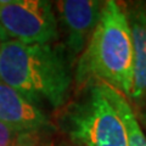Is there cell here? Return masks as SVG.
I'll return each mask as SVG.
<instances>
[{
	"label": "cell",
	"instance_id": "obj_8",
	"mask_svg": "<svg viewBox=\"0 0 146 146\" xmlns=\"http://www.w3.org/2000/svg\"><path fill=\"white\" fill-rule=\"evenodd\" d=\"M108 101L116 108L121 116L127 133L128 146H146V134L141 128V124L135 115V111L130 101L122 93L111 88L106 84L100 83Z\"/></svg>",
	"mask_w": 146,
	"mask_h": 146
},
{
	"label": "cell",
	"instance_id": "obj_7",
	"mask_svg": "<svg viewBox=\"0 0 146 146\" xmlns=\"http://www.w3.org/2000/svg\"><path fill=\"white\" fill-rule=\"evenodd\" d=\"M129 25L134 50V84L129 100L144 105L146 101V3L122 4Z\"/></svg>",
	"mask_w": 146,
	"mask_h": 146
},
{
	"label": "cell",
	"instance_id": "obj_1",
	"mask_svg": "<svg viewBox=\"0 0 146 146\" xmlns=\"http://www.w3.org/2000/svg\"><path fill=\"white\" fill-rule=\"evenodd\" d=\"M71 65L63 46L0 42V80L36 106L65 105L73 82Z\"/></svg>",
	"mask_w": 146,
	"mask_h": 146
},
{
	"label": "cell",
	"instance_id": "obj_11",
	"mask_svg": "<svg viewBox=\"0 0 146 146\" xmlns=\"http://www.w3.org/2000/svg\"><path fill=\"white\" fill-rule=\"evenodd\" d=\"M145 102H146V101H145Z\"/></svg>",
	"mask_w": 146,
	"mask_h": 146
},
{
	"label": "cell",
	"instance_id": "obj_10",
	"mask_svg": "<svg viewBox=\"0 0 146 146\" xmlns=\"http://www.w3.org/2000/svg\"><path fill=\"white\" fill-rule=\"evenodd\" d=\"M140 119H141V124L146 129V102L143 105V108L140 111Z\"/></svg>",
	"mask_w": 146,
	"mask_h": 146
},
{
	"label": "cell",
	"instance_id": "obj_4",
	"mask_svg": "<svg viewBox=\"0 0 146 146\" xmlns=\"http://www.w3.org/2000/svg\"><path fill=\"white\" fill-rule=\"evenodd\" d=\"M58 38L54 6L44 0L0 1V42L52 44Z\"/></svg>",
	"mask_w": 146,
	"mask_h": 146
},
{
	"label": "cell",
	"instance_id": "obj_6",
	"mask_svg": "<svg viewBox=\"0 0 146 146\" xmlns=\"http://www.w3.org/2000/svg\"><path fill=\"white\" fill-rule=\"evenodd\" d=\"M0 121L22 133H38L48 119L36 105L0 80Z\"/></svg>",
	"mask_w": 146,
	"mask_h": 146
},
{
	"label": "cell",
	"instance_id": "obj_9",
	"mask_svg": "<svg viewBox=\"0 0 146 146\" xmlns=\"http://www.w3.org/2000/svg\"><path fill=\"white\" fill-rule=\"evenodd\" d=\"M36 133H22L0 121V146H36Z\"/></svg>",
	"mask_w": 146,
	"mask_h": 146
},
{
	"label": "cell",
	"instance_id": "obj_5",
	"mask_svg": "<svg viewBox=\"0 0 146 146\" xmlns=\"http://www.w3.org/2000/svg\"><path fill=\"white\" fill-rule=\"evenodd\" d=\"M105 1L62 0L54 3L57 27L63 34V49L71 62L83 54L101 16Z\"/></svg>",
	"mask_w": 146,
	"mask_h": 146
},
{
	"label": "cell",
	"instance_id": "obj_2",
	"mask_svg": "<svg viewBox=\"0 0 146 146\" xmlns=\"http://www.w3.org/2000/svg\"><path fill=\"white\" fill-rule=\"evenodd\" d=\"M102 83L129 100L134 84V50L122 4L107 0L76 70L78 90Z\"/></svg>",
	"mask_w": 146,
	"mask_h": 146
},
{
	"label": "cell",
	"instance_id": "obj_3",
	"mask_svg": "<svg viewBox=\"0 0 146 146\" xmlns=\"http://www.w3.org/2000/svg\"><path fill=\"white\" fill-rule=\"evenodd\" d=\"M82 91L62 117L63 129L73 143L77 146H128L123 121L100 83Z\"/></svg>",
	"mask_w": 146,
	"mask_h": 146
}]
</instances>
